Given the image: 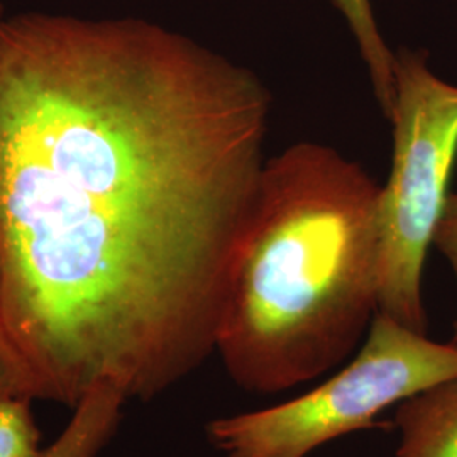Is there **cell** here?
<instances>
[{"label":"cell","mask_w":457,"mask_h":457,"mask_svg":"<svg viewBox=\"0 0 457 457\" xmlns=\"http://www.w3.org/2000/svg\"><path fill=\"white\" fill-rule=\"evenodd\" d=\"M270 111L253 70L145 19H0V327L34 398L146 402L212 354Z\"/></svg>","instance_id":"cell-1"},{"label":"cell","mask_w":457,"mask_h":457,"mask_svg":"<svg viewBox=\"0 0 457 457\" xmlns=\"http://www.w3.org/2000/svg\"><path fill=\"white\" fill-rule=\"evenodd\" d=\"M381 187L320 143L266 160L217 332L228 376L270 395L351 356L378 312Z\"/></svg>","instance_id":"cell-2"},{"label":"cell","mask_w":457,"mask_h":457,"mask_svg":"<svg viewBox=\"0 0 457 457\" xmlns=\"http://www.w3.org/2000/svg\"><path fill=\"white\" fill-rule=\"evenodd\" d=\"M392 171L379 192L378 312L427 332L422 279L457 158V85L439 79L425 51L395 56Z\"/></svg>","instance_id":"cell-3"},{"label":"cell","mask_w":457,"mask_h":457,"mask_svg":"<svg viewBox=\"0 0 457 457\" xmlns=\"http://www.w3.org/2000/svg\"><path fill=\"white\" fill-rule=\"evenodd\" d=\"M451 379L456 344L376 313L360 353L337 375L281 405L215 419L207 437L222 457H307L327 442L381 427L376 419L385 410Z\"/></svg>","instance_id":"cell-4"},{"label":"cell","mask_w":457,"mask_h":457,"mask_svg":"<svg viewBox=\"0 0 457 457\" xmlns=\"http://www.w3.org/2000/svg\"><path fill=\"white\" fill-rule=\"evenodd\" d=\"M395 457H457V379L436 385L396 407Z\"/></svg>","instance_id":"cell-5"},{"label":"cell","mask_w":457,"mask_h":457,"mask_svg":"<svg viewBox=\"0 0 457 457\" xmlns=\"http://www.w3.org/2000/svg\"><path fill=\"white\" fill-rule=\"evenodd\" d=\"M126 395L102 385L85 395L60 437L41 457H97L122 417Z\"/></svg>","instance_id":"cell-6"},{"label":"cell","mask_w":457,"mask_h":457,"mask_svg":"<svg viewBox=\"0 0 457 457\" xmlns=\"http://www.w3.org/2000/svg\"><path fill=\"white\" fill-rule=\"evenodd\" d=\"M360 48L381 112L388 119L395 100V56L376 24L370 0H334Z\"/></svg>","instance_id":"cell-7"},{"label":"cell","mask_w":457,"mask_h":457,"mask_svg":"<svg viewBox=\"0 0 457 457\" xmlns=\"http://www.w3.org/2000/svg\"><path fill=\"white\" fill-rule=\"evenodd\" d=\"M31 398H0V457H41Z\"/></svg>","instance_id":"cell-8"},{"label":"cell","mask_w":457,"mask_h":457,"mask_svg":"<svg viewBox=\"0 0 457 457\" xmlns=\"http://www.w3.org/2000/svg\"><path fill=\"white\" fill-rule=\"evenodd\" d=\"M4 396H26L34 400V390L22 361L0 327V398Z\"/></svg>","instance_id":"cell-9"},{"label":"cell","mask_w":457,"mask_h":457,"mask_svg":"<svg viewBox=\"0 0 457 457\" xmlns=\"http://www.w3.org/2000/svg\"><path fill=\"white\" fill-rule=\"evenodd\" d=\"M432 245H436L444 258L449 262L457 279V194H449L437 228L434 230ZM453 344L457 345V319L454 324Z\"/></svg>","instance_id":"cell-10"},{"label":"cell","mask_w":457,"mask_h":457,"mask_svg":"<svg viewBox=\"0 0 457 457\" xmlns=\"http://www.w3.org/2000/svg\"><path fill=\"white\" fill-rule=\"evenodd\" d=\"M4 17V7H2V4H0V19Z\"/></svg>","instance_id":"cell-11"},{"label":"cell","mask_w":457,"mask_h":457,"mask_svg":"<svg viewBox=\"0 0 457 457\" xmlns=\"http://www.w3.org/2000/svg\"><path fill=\"white\" fill-rule=\"evenodd\" d=\"M0 275H2V256H0Z\"/></svg>","instance_id":"cell-12"}]
</instances>
